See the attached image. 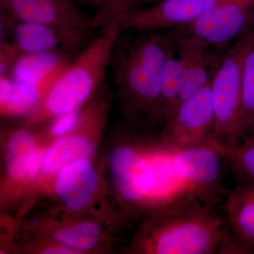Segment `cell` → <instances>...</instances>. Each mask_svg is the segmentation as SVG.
Here are the masks:
<instances>
[{
    "label": "cell",
    "mask_w": 254,
    "mask_h": 254,
    "mask_svg": "<svg viewBox=\"0 0 254 254\" xmlns=\"http://www.w3.org/2000/svg\"><path fill=\"white\" fill-rule=\"evenodd\" d=\"M120 35L114 46L110 68L127 113L155 121L164 70L173 53L170 36L160 31Z\"/></svg>",
    "instance_id": "1"
},
{
    "label": "cell",
    "mask_w": 254,
    "mask_h": 254,
    "mask_svg": "<svg viewBox=\"0 0 254 254\" xmlns=\"http://www.w3.org/2000/svg\"><path fill=\"white\" fill-rule=\"evenodd\" d=\"M224 227L223 216L213 205L187 194L157 208L137 245L157 254H218Z\"/></svg>",
    "instance_id": "2"
},
{
    "label": "cell",
    "mask_w": 254,
    "mask_h": 254,
    "mask_svg": "<svg viewBox=\"0 0 254 254\" xmlns=\"http://www.w3.org/2000/svg\"><path fill=\"white\" fill-rule=\"evenodd\" d=\"M100 28L47 92V113L61 116L76 111L104 84L114 46L123 31L118 19Z\"/></svg>",
    "instance_id": "3"
},
{
    "label": "cell",
    "mask_w": 254,
    "mask_h": 254,
    "mask_svg": "<svg viewBox=\"0 0 254 254\" xmlns=\"http://www.w3.org/2000/svg\"><path fill=\"white\" fill-rule=\"evenodd\" d=\"M254 43V31L239 38L220 62L212 78L214 135L215 140L223 146H232L237 143L244 63Z\"/></svg>",
    "instance_id": "4"
},
{
    "label": "cell",
    "mask_w": 254,
    "mask_h": 254,
    "mask_svg": "<svg viewBox=\"0 0 254 254\" xmlns=\"http://www.w3.org/2000/svg\"><path fill=\"white\" fill-rule=\"evenodd\" d=\"M173 163L190 194L213 206L226 195L229 190L224 176L227 162L216 140L174 152Z\"/></svg>",
    "instance_id": "5"
},
{
    "label": "cell",
    "mask_w": 254,
    "mask_h": 254,
    "mask_svg": "<svg viewBox=\"0 0 254 254\" xmlns=\"http://www.w3.org/2000/svg\"><path fill=\"white\" fill-rule=\"evenodd\" d=\"M0 11L16 22L46 25L63 37L66 50H77L93 30L91 18L71 0H0Z\"/></svg>",
    "instance_id": "6"
},
{
    "label": "cell",
    "mask_w": 254,
    "mask_h": 254,
    "mask_svg": "<svg viewBox=\"0 0 254 254\" xmlns=\"http://www.w3.org/2000/svg\"><path fill=\"white\" fill-rule=\"evenodd\" d=\"M211 81L180 105L173 116L163 123L160 137L162 144L177 151L215 139Z\"/></svg>",
    "instance_id": "7"
},
{
    "label": "cell",
    "mask_w": 254,
    "mask_h": 254,
    "mask_svg": "<svg viewBox=\"0 0 254 254\" xmlns=\"http://www.w3.org/2000/svg\"><path fill=\"white\" fill-rule=\"evenodd\" d=\"M254 5V0H161L152 7L133 9L118 18L123 31L145 33L181 28L219 6Z\"/></svg>",
    "instance_id": "8"
},
{
    "label": "cell",
    "mask_w": 254,
    "mask_h": 254,
    "mask_svg": "<svg viewBox=\"0 0 254 254\" xmlns=\"http://www.w3.org/2000/svg\"><path fill=\"white\" fill-rule=\"evenodd\" d=\"M168 150L163 144L158 153L147 158L130 146H120L111 152L112 173L123 199L137 204L151 198L160 206L156 195L157 172Z\"/></svg>",
    "instance_id": "9"
},
{
    "label": "cell",
    "mask_w": 254,
    "mask_h": 254,
    "mask_svg": "<svg viewBox=\"0 0 254 254\" xmlns=\"http://www.w3.org/2000/svg\"><path fill=\"white\" fill-rule=\"evenodd\" d=\"M224 233L219 254H254V184L237 182L223 203Z\"/></svg>",
    "instance_id": "10"
},
{
    "label": "cell",
    "mask_w": 254,
    "mask_h": 254,
    "mask_svg": "<svg viewBox=\"0 0 254 254\" xmlns=\"http://www.w3.org/2000/svg\"><path fill=\"white\" fill-rule=\"evenodd\" d=\"M254 23V5L232 3L210 10L185 28L209 46L220 47L250 32Z\"/></svg>",
    "instance_id": "11"
},
{
    "label": "cell",
    "mask_w": 254,
    "mask_h": 254,
    "mask_svg": "<svg viewBox=\"0 0 254 254\" xmlns=\"http://www.w3.org/2000/svg\"><path fill=\"white\" fill-rule=\"evenodd\" d=\"M98 185L96 172L88 160L83 158L68 164L60 170L55 189L68 208L77 210L91 202Z\"/></svg>",
    "instance_id": "12"
},
{
    "label": "cell",
    "mask_w": 254,
    "mask_h": 254,
    "mask_svg": "<svg viewBox=\"0 0 254 254\" xmlns=\"http://www.w3.org/2000/svg\"><path fill=\"white\" fill-rule=\"evenodd\" d=\"M195 41V37L190 35L182 38L178 45L177 56L173 51L167 61L155 123H164L173 116Z\"/></svg>",
    "instance_id": "13"
},
{
    "label": "cell",
    "mask_w": 254,
    "mask_h": 254,
    "mask_svg": "<svg viewBox=\"0 0 254 254\" xmlns=\"http://www.w3.org/2000/svg\"><path fill=\"white\" fill-rule=\"evenodd\" d=\"M71 61L67 55L60 50L23 54L15 64L9 76L17 83L50 88Z\"/></svg>",
    "instance_id": "14"
},
{
    "label": "cell",
    "mask_w": 254,
    "mask_h": 254,
    "mask_svg": "<svg viewBox=\"0 0 254 254\" xmlns=\"http://www.w3.org/2000/svg\"><path fill=\"white\" fill-rule=\"evenodd\" d=\"M9 38L22 55L56 51L59 47L67 51L61 35L46 25L15 21Z\"/></svg>",
    "instance_id": "15"
},
{
    "label": "cell",
    "mask_w": 254,
    "mask_h": 254,
    "mask_svg": "<svg viewBox=\"0 0 254 254\" xmlns=\"http://www.w3.org/2000/svg\"><path fill=\"white\" fill-rule=\"evenodd\" d=\"M91 141L82 136L65 137L57 141L47 152L43 167L47 173L60 171L68 164L86 158L93 153Z\"/></svg>",
    "instance_id": "16"
},
{
    "label": "cell",
    "mask_w": 254,
    "mask_h": 254,
    "mask_svg": "<svg viewBox=\"0 0 254 254\" xmlns=\"http://www.w3.org/2000/svg\"><path fill=\"white\" fill-rule=\"evenodd\" d=\"M254 135V43L244 63L242 100L237 128V143Z\"/></svg>",
    "instance_id": "17"
},
{
    "label": "cell",
    "mask_w": 254,
    "mask_h": 254,
    "mask_svg": "<svg viewBox=\"0 0 254 254\" xmlns=\"http://www.w3.org/2000/svg\"><path fill=\"white\" fill-rule=\"evenodd\" d=\"M38 153L33 135L19 130L11 136L7 148V173L11 178L19 179L28 173Z\"/></svg>",
    "instance_id": "18"
},
{
    "label": "cell",
    "mask_w": 254,
    "mask_h": 254,
    "mask_svg": "<svg viewBox=\"0 0 254 254\" xmlns=\"http://www.w3.org/2000/svg\"><path fill=\"white\" fill-rule=\"evenodd\" d=\"M221 150L237 182L254 184V135L232 146H221Z\"/></svg>",
    "instance_id": "19"
},
{
    "label": "cell",
    "mask_w": 254,
    "mask_h": 254,
    "mask_svg": "<svg viewBox=\"0 0 254 254\" xmlns=\"http://www.w3.org/2000/svg\"><path fill=\"white\" fill-rule=\"evenodd\" d=\"M100 228L95 222H83L55 232V240L62 245L76 250L93 248L98 243Z\"/></svg>",
    "instance_id": "20"
},
{
    "label": "cell",
    "mask_w": 254,
    "mask_h": 254,
    "mask_svg": "<svg viewBox=\"0 0 254 254\" xmlns=\"http://www.w3.org/2000/svg\"><path fill=\"white\" fill-rule=\"evenodd\" d=\"M41 89L37 86L13 81L12 93L6 104L2 107L17 113L30 110L38 103Z\"/></svg>",
    "instance_id": "21"
},
{
    "label": "cell",
    "mask_w": 254,
    "mask_h": 254,
    "mask_svg": "<svg viewBox=\"0 0 254 254\" xmlns=\"http://www.w3.org/2000/svg\"><path fill=\"white\" fill-rule=\"evenodd\" d=\"M134 0H103L99 11L91 17V24L93 30L101 28L113 20L129 12L133 8Z\"/></svg>",
    "instance_id": "22"
},
{
    "label": "cell",
    "mask_w": 254,
    "mask_h": 254,
    "mask_svg": "<svg viewBox=\"0 0 254 254\" xmlns=\"http://www.w3.org/2000/svg\"><path fill=\"white\" fill-rule=\"evenodd\" d=\"M0 77L9 76L21 53L8 39L0 40Z\"/></svg>",
    "instance_id": "23"
},
{
    "label": "cell",
    "mask_w": 254,
    "mask_h": 254,
    "mask_svg": "<svg viewBox=\"0 0 254 254\" xmlns=\"http://www.w3.org/2000/svg\"><path fill=\"white\" fill-rule=\"evenodd\" d=\"M79 120V115L76 111L61 115L53 125L52 132L55 135L67 133L78 125Z\"/></svg>",
    "instance_id": "24"
},
{
    "label": "cell",
    "mask_w": 254,
    "mask_h": 254,
    "mask_svg": "<svg viewBox=\"0 0 254 254\" xmlns=\"http://www.w3.org/2000/svg\"><path fill=\"white\" fill-rule=\"evenodd\" d=\"M13 81L10 76L0 77V103L1 107L4 106L9 100L12 93Z\"/></svg>",
    "instance_id": "25"
},
{
    "label": "cell",
    "mask_w": 254,
    "mask_h": 254,
    "mask_svg": "<svg viewBox=\"0 0 254 254\" xmlns=\"http://www.w3.org/2000/svg\"><path fill=\"white\" fill-rule=\"evenodd\" d=\"M79 250H74V249L70 248V247H53L50 248L46 249L42 252V254H81Z\"/></svg>",
    "instance_id": "26"
},
{
    "label": "cell",
    "mask_w": 254,
    "mask_h": 254,
    "mask_svg": "<svg viewBox=\"0 0 254 254\" xmlns=\"http://www.w3.org/2000/svg\"><path fill=\"white\" fill-rule=\"evenodd\" d=\"M42 160H43V153H42L41 150H38L36 158L33 160L31 168H30L27 173L29 178H33V177L36 176L38 169L41 167Z\"/></svg>",
    "instance_id": "27"
},
{
    "label": "cell",
    "mask_w": 254,
    "mask_h": 254,
    "mask_svg": "<svg viewBox=\"0 0 254 254\" xmlns=\"http://www.w3.org/2000/svg\"><path fill=\"white\" fill-rule=\"evenodd\" d=\"M158 1V0H134V2H133V6H136L137 5L144 4V3L150 2V1ZM161 1V0H160Z\"/></svg>",
    "instance_id": "28"
},
{
    "label": "cell",
    "mask_w": 254,
    "mask_h": 254,
    "mask_svg": "<svg viewBox=\"0 0 254 254\" xmlns=\"http://www.w3.org/2000/svg\"><path fill=\"white\" fill-rule=\"evenodd\" d=\"M71 1H84V0H71ZM88 2H91L92 4H96V0H86Z\"/></svg>",
    "instance_id": "29"
},
{
    "label": "cell",
    "mask_w": 254,
    "mask_h": 254,
    "mask_svg": "<svg viewBox=\"0 0 254 254\" xmlns=\"http://www.w3.org/2000/svg\"><path fill=\"white\" fill-rule=\"evenodd\" d=\"M103 0H96V4L100 5L102 4V2H103Z\"/></svg>",
    "instance_id": "30"
}]
</instances>
